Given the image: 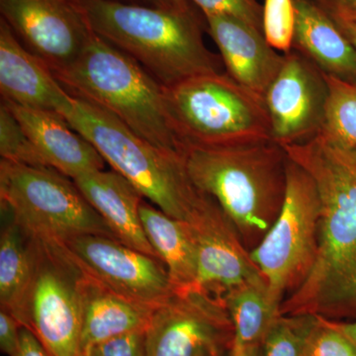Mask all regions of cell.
I'll use <instances>...</instances> for the list:
<instances>
[{
  "mask_svg": "<svg viewBox=\"0 0 356 356\" xmlns=\"http://www.w3.org/2000/svg\"><path fill=\"white\" fill-rule=\"evenodd\" d=\"M296 10L294 0H264L262 32L267 43L277 51L289 53L294 43Z\"/></svg>",
  "mask_w": 356,
  "mask_h": 356,
  "instance_id": "obj_27",
  "label": "cell"
},
{
  "mask_svg": "<svg viewBox=\"0 0 356 356\" xmlns=\"http://www.w3.org/2000/svg\"><path fill=\"white\" fill-rule=\"evenodd\" d=\"M315 181L321 201L318 254L308 277L283 301L281 314L337 321L356 316V147L321 136L284 146Z\"/></svg>",
  "mask_w": 356,
  "mask_h": 356,
  "instance_id": "obj_1",
  "label": "cell"
},
{
  "mask_svg": "<svg viewBox=\"0 0 356 356\" xmlns=\"http://www.w3.org/2000/svg\"><path fill=\"white\" fill-rule=\"evenodd\" d=\"M303 356H356V346L331 320L318 316L307 339Z\"/></svg>",
  "mask_w": 356,
  "mask_h": 356,
  "instance_id": "obj_28",
  "label": "cell"
},
{
  "mask_svg": "<svg viewBox=\"0 0 356 356\" xmlns=\"http://www.w3.org/2000/svg\"><path fill=\"white\" fill-rule=\"evenodd\" d=\"M222 298L233 325V348L259 346L281 315L282 303L271 294L262 276L232 288Z\"/></svg>",
  "mask_w": 356,
  "mask_h": 356,
  "instance_id": "obj_22",
  "label": "cell"
},
{
  "mask_svg": "<svg viewBox=\"0 0 356 356\" xmlns=\"http://www.w3.org/2000/svg\"><path fill=\"white\" fill-rule=\"evenodd\" d=\"M166 113L184 147H225L273 142L264 98L227 72L163 86Z\"/></svg>",
  "mask_w": 356,
  "mask_h": 356,
  "instance_id": "obj_6",
  "label": "cell"
},
{
  "mask_svg": "<svg viewBox=\"0 0 356 356\" xmlns=\"http://www.w3.org/2000/svg\"><path fill=\"white\" fill-rule=\"evenodd\" d=\"M202 10L204 16H228L243 21L262 32V6L257 0H189Z\"/></svg>",
  "mask_w": 356,
  "mask_h": 356,
  "instance_id": "obj_29",
  "label": "cell"
},
{
  "mask_svg": "<svg viewBox=\"0 0 356 356\" xmlns=\"http://www.w3.org/2000/svg\"><path fill=\"white\" fill-rule=\"evenodd\" d=\"M81 356H97L95 353H93L90 350H86L83 351Z\"/></svg>",
  "mask_w": 356,
  "mask_h": 356,
  "instance_id": "obj_39",
  "label": "cell"
},
{
  "mask_svg": "<svg viewBox=\"0 0 356 356\" xmlns=\"http://www.w3.org/2000/svg\"><path fill=\"white\" fill-rule=\"evenodd\" d=\"M207 32L220 51L227 74L248 90L264 98L284 63L264 33L228 16H205Z\"/></svg>",
  "mask_w": 356,
  "mask_h": 356,
  "instance_id": "obj_16",
  "label": "cell"
},
{
  "mask_svg": "<svg viewBox=\"0 0 356 356\" xmlns=\"http://www.w3.org/2000/svg\"><path fill=\"white\" fill-rule=\"evenodd\" d=\"M325 77L329 98L324 124L318 135L337 146L356 147V83L327 74Z\"/></svg>",
  "mask_w": 356,
  "mask_h": 356,
  "instance_id": "obj_24",
  "label": "cell"
},
{
  "mask_svg": "<svg viewBox=\"0 0 356 356\" xmlns=\"http://www.w3.org/2000/svg\"><path fill=\"white\" fill-rule=\"evenodd\" d=\"M147 356H222L234 330L221 296L193 287L173 293L154 309L146 330Z\"/></svg>",
  "mask_w": 356,
  "mask_h": 356,
  "instance_id": "obj_10",
  "label": "cell"
},
{
  "mask_svg": "<svg viewBox=\"0 0 356 356\" xmlns=\"http://www.w3.org/2000/svg\"><path fill=\"white\" fill-rule=\"evenodd\" d=\"M76 1L95 35L137 60L163 86L222 72V58L206 46L202 24L191 7Z\"/></svg>",
  "mask_w": 356,
  "mask_h": 356,
  "instance_id": "obj_2",
  "label": "cell"
},
{
  "mask_svg": "<svg viewBox=\"0 0 356 356\" xmlns=\"http://www.w3.org/2000/svg\"><path fill=\"white\" fill-rule=\"evenodd\" d=\"M334 327L339 332H343L351 343L356 346V320L353 322H339V321L331 320Z\"/></svg>",
  "mask_w": 356,
  "mask_h": 356,
  "instance_id": "obj_34",
  "label": "cell"
},
{
  "mask_svg": "<svg viewBox=\"0 0 356 356\" xmlns=\"http://www.w3.org/2000/svg\"><path fill=\"white\" fill-rule=\"evenodd\" d=\"M0 156L20 165L48 168L24 129L6 103L0 104Z\"/></svg>",
  "mask_w": 356,
  "mask_h": 356,
  "instance_id": "obj_26",
  "label": "cell"
},
{
  "mask_svg": "<svg viewBox=\"0 0 356 356\" xmlns=\"http://www.w3.org/2000/svg\"><path fill=\"white\" fill-rule=\"evenodd\" d=\"M60 248L79 271L134 301L158 307L175 292L163 261L116 238L83 235Z\"/></svg>",
  "mask_w": 356,
  "mask_h": 356,
  "instance_id": "obj_11",
  "label": "cell"
},
{
  "mask_svg": "<svg viewBox=\"0 0 356 356\" xmlns=\"http://www.w3.org/2000/svg\"><path fill=\"white\" fill-rule=\"evenodd\" d=\"M197 252L199 287L225 292L262 276L219 204L206 195L186 222Z\"/></svg>",
  "mask_w": 356,
  "mask_h": 356,
  "instance_id": "obj_14",
  "label": "cell"
},
{
  "mask_svg": "<svg viewBox=\"0 0 356 356\" xmlns=\"http://www.w3.org/2000/svg\"><path fill=\"white\" fill-rule=\"evenodd\" d=\"M222 356H259V346L250 348H233Z\"/></svg>",
  "mask_w": 356,
  "mask_h": 356,
  "instance_id": "obj_36",
  "label": "cell"
},
{
  "mask_svg": "<svg viewBox=\"0 0 356 356\" xmlns=\"http://www.w3.org/2000/svg\"><path fill=\"white\" fill-rule=\"evenodd\" d=\"M187 175L215 199L248 252L280 215L287 185L289 156L274 142L225 147H184Z\"/></svg>",
  "mask_w": 356,
  "mask_h": 356,
  "instance_id": "obj_3",
  "label": "cell"
},
{
  "mask_svg": "<svg viewBox=\"0 0 356 356\" xmlns=\"http://www.w3.org/2000/svg\"><path fill=\"white\" fill-rule=\"evenodd\" d=\"M65 119L105 163L168 216L186 222L205 197L192 184L180 154L149 144L104 109L74 97V109Z\"/></svg>",
  "mask_w": 356,
  "mask_h": 356,
  "instance_id": "obj_5",
  "label": "cell"
},
{
  "mask_svg": "<svg viewBox=\"0 0 356 356\" xmlns=\"http://www.w3.org/2000/svg\"><path fill=\"white\" fill-rule=\"evenodd\" d=\"M6 215L0 234V304L19 322L35 269V243Z\"/></svg>",
  "mask_w": 356,
  "mask_h": 356,
  "instance_id": "obj_23",
  "label": "cell"
},
{
  "mask_svg": "<svg viewBox=\"0 0 356 356\" xmlns=\"http://www.w3.org/2000/svg\"><path fill=\"white\" fill-rule=\"evenodd\" d=\"M0 92L2 100L47 110L67 117L74 106V97L67 92L51 70L35 57L0 20Z\"/></svg>",
  "mask_w": 356,
  "mask_h": 356,
  "instance_id": "obj_15",
  "label": "cell"
},
{
  "mask_svg": "<svg viewBox=\"0 0 356 356\" xmlns=\"http://www.w3.org/2000/svg\"><path fill=\"white\" fill-rule=\"evenodd\" d=\"M88 350L97 356H147L146 331L122 334Z\"/></svg>",
  "mask_w": 356,
  "mask_h": 356,
  "instance_id": "obj_30",
  "label": "cell"
},
{
  "mask_svg": "<svg viewBox=\"0 0 356 356\" xmlns=\"http://www.w3.org/2000/svg\"><path fill=\"white\" fill-rule=\"evenodd\" d=\"M334 19V18H332ZM339 29L343 33L353 46L356 48V23L344 22V21L334 19Z\"/></svg>",
  "mask_w": 356,
  "mask_h": 356,
  "instance_id": "obj_35",
  "label": "cell"
},
{
  "mask_svg": "<svg viewBox=\"0 0 356 356\" xmlns=\"http://www.w3.org/2000/svg\"><path fill=\"white\" fill-rule=\"evenodd\" d=\"M79 288L83 308V351L122 334L146 331L156 308L112 291L81 271Z\"/></svg>",
  "mask_w": 356,
  "mask_h": 356,
  "instance_id": "obj_20",
  "label": "cell"
},
{
  "mask_svg": "<svg viewBox=\"0 0 356 356\" xmlns=\"http://www.w3.org/2000/svg\"><path fill=\"white\" fill-rule=\"evenodd\" d=\"M318 321L310 314H281L259 346V356H303L307 339Z\"/></svg>",
  "mask_w": 356,
  "mask_h": 356,
  "instance_id": "obj_25",
  "label": "cell"
},
{
  "mask_svg": "<svg viewBox=\"0 0 356 356\" xmlns=\"http://www.w3.org/2000/svg\"><path fill=\"white\" fill-rule=\"evenodd\" d=\"M21 325L9 312L0 310V350L8 356H20Z\"/></svg>",
  "mask_w": 356,
  "mask_h": 356,
  "instance_id": "obj_31",
  "label": "cell"
},
{
  "mask_svg": "<svg viewBox=\"0 0 356 356\" xmlns=\"http://www.w3.org/2000/svg\"><path fill=\"white\" fill-rule=\"evenodd\" d=\"M332 18L356 23V0H315Z\"/></svg>",
  "mask_w": 356,
  "mask_h": 356,
  "instance_id": "obj_32",
  "label": "cell"
},
{
  "mask_svg": "<svg viewBox=\"0 0 356 356\" xmlns=\"http://www.w3.org/2000/svg\"><path fill=\"white\" fill-rule=\"evenodd\" d=\"M140 214L147 238L165 264L175 291L199 287L197 252L188 225L145 201Z\"/></svg>",
  "mask_w": 356,
  "mask_h": 356,
  "instance_id": "obj_21",
  "label": "cell"
},
{
  "mask_svg": "<svg viewBox=\"0 0 356 356\" xmlns=\"http://www.w3.org/2000/svg\"><path fill=\"white\" fill-rule=\"evenodd\" d=\"M320 215L315 181L289 159L286 193L280 215L250 252L271 294L281 303L303 284L315 264Z\"/></svg>",
  "mask_w": 356,
  "mask_h": 356,
  "instance_id": "obj_8",
  "label": "cell"
},
{
  "mask_svg": "<svg viewBox=\"0 0 356 356\" xmlns=\"http://www.w3.org/2000/svg\"><path fill=\"white\" fill-rule=\"evenodd\" d=\"M34 243V274L21 327L31 331L51 356H81V271L60 247Z\"/></svg>",
  "mask_w": 356,
  "mask_h": 356,
  "instance_id": "obj_9",
  "label": "cell"
},
{
  "mask_svg": "<svg viewBox=\"0 0 356 356\" xmlns=\"http://www.w3.org/2000/svg\"><path fill=\"white\" fill-rule=\"evenodd\" d=\"M161 3L166 7H175V8H189V0H161Z\"/></svg>",
  "mask_w": 356,
  "mask_h": 356,
  "instance_id": "obj_38",
  "label": "cell"
},
{
  "mask_svg": "<svg viewBox=\"0 0 356 356\" xmlns=\"http://www.w3.org/2000/svg\"><path fill=\"white\" fill-rule=\"evenodd\" d=\"M20 356H51L37 337L26 327H21Z\"/></svg>",
  "mask_w": 356,
  "mask_h": 356,
  "instance_id": "obj_33",
  "label": "cell"
},
{
  "mask_svg": "<svg viewBox=\"0 0 356 356\" xmlns=\"http://www.w3.org/2000/svg\"><path fill=\"white\" fill-rule=\"evenodd\" d=\"M296 10L293 49L323 74L356 83V48L330 14L315 0H294Z\"/></svg>",
  "mask_w": 356,
  "mask_h": 356,
  "instance_id": "obj_19",
  "label": "cell"
},
{
  "mask_svg": "<svg viewBox=\"0 0 356 356\" xmlns=\"http://www.w3.org/2000/svg\"><path fill=\"white\" fill-rule=\"evenodd\" d=\"M54 76L67 92L104 109L149 144L180 154L166 113L163 86L132 57L97 35Z\"/></svg>",
  "mask_w": 356,
  "mask_h": 356,
  "instance_id": "obj_4",
  "label": "cell"
},
{
  "mask_svg": "<svg viewBox=\"0 0 356 356\" xmlns=\"http://www.w3.org/2000/svg\"><path fill=\"white\" fill-rule=\"evenodd\" d=\"M110 1L122 2V3L139 4V6L166 7L161 0H110Z\"/></svg>",
  "mask_w": 356,
  "mask_h": 356,
  "instance_id": "obj_37",
  "label": "cell"
},
{
  "mask_svg": "<svg viewBox=\"0 0 356 356\" xmlns=\"http://www.w3.org/2000/svg\"><path fill=\"white\" fill-rule=\"evenodd\" d=\"M327 98L329 86L317 65L294 49L284 54L264 95L273 142L284 147L316 137L324 124Z\"/></svg>",
  "mask_w": 356,
  "mask_h": 356,
  "instance_id": "obj_13",
  "label": "cell"
},
{
  "mask_svg": "<svg viewBox=\"0 0 356 356\" xmlns=\"http://www.w3.org/2000/svg\"><path fill=\"white\" fill-rule=\"evenodd\" d=\"M48 168L74 178L104 170L99 152L63 115L4 102Z\"/></svg>",
  "mask_w": 356,
  "mask_h": 356,
  "instance_id": "obj_17",
  "label": "cell"
},
{
  "mask_svg": "<svg viewBox=\"0 0 356 356\" xmlns=\"http://www.w3.org/2000/svg\"><path fill=\"white\" fill-rule=\"evenodd\" d=\"M72 180L119 242L159 259L140 220L144 196L128 179L115 170H102Z\"/></svg>",
  "mask_w": 356,
  "mask_h": 356,
  "instance_id": "obj_18",
  "label": "cell"
},
{
  "mask_svg": "<svg viewBox=\"0 0 356 356\" xmlns=\"http://www.w3.org/2000/svg\"><path fill=\"white\" fill-rule=\"evenodd\" d=\"M1 18L53 74L81 56L93 33L76 0H0Z\"/></svg>",
  "mask_w": 356,
  "mask_h": 356,
  "instance_id": "obj_12",
  "label": "cell"
},
{
  "mask_svg": "<svg viewBox=\"0 0 356 356\" xmlns=\"http://www.w3.org/2000/svg\"><path fill=\"white\" fill-rule=\"evenodd\" d=\"M0 202L2 212L43 245L60 247L83 235L116 238L74 180L54 168L1 159Z\"/></svg>",
  "mask_w": 356,
  "mask_h": 356,
  "instance_id": "obj_7",
  "label": "cell"
}]
</instances>
